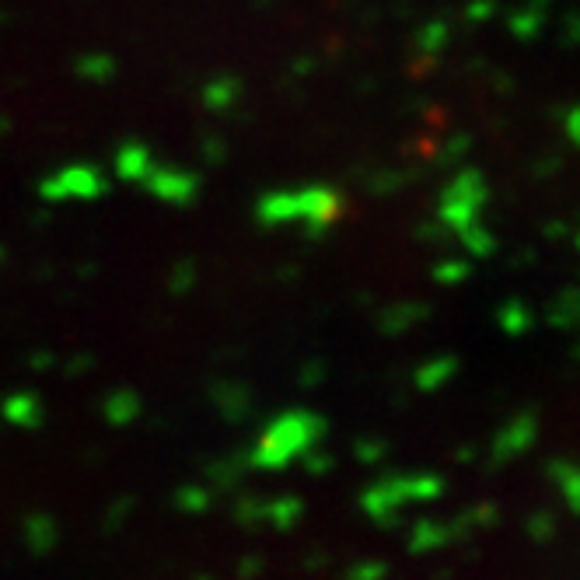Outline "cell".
<instances>
[{"mask_svg":"<svg viewBox=\"0 0 580 580\" xmlns=\"http://www.w3.org/2000/svg\"><path fill=\"white\" fill-rule=\"evenodd\" d=\"M311 427H318V420H311L308 413H290L284 420L277 423V427L266 434L263 448L256 451V462L259 465H287L294 455H301L304 448L311 444Z\"/></svg>","mask_w":580,"mask_h":580,"instance_id":"obj_1","label":"cell"},{"mask_svg":"<svg viewBox=\"0 0 580 580\" xmlns=\"http://www.w3.org/2000/svg\"><path fill=\"white\" fill-rule=\"evenodd\" d=\"M301 511V507H297V500H287V504H277L273 507V514H277V525H290V521H294V514Z\"/></svg>","mask_w":580,"mask_h":580,"instance_id":"obj_2","label":"cell"}]
</instances>
